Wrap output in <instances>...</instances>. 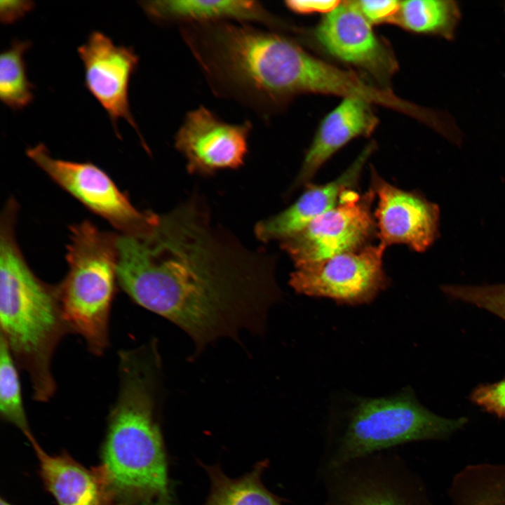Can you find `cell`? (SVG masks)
<instances>
[{
  "mask_svg": "<svg viewBox=\"0 0 505 505\" xmlns=\"http://www.w3.org/2000/svg\"><path fill=\"white\" fill-rule=\"evenodd\" d=\"M139 4L147 16L161 25L232 22L277 29L283 23L257 1L155 0Z\"/></svg>",
  "mask_w": 505,
  "mask_h": 505,
  "instance_id": "e0dca14e",
  "label": "cell"
},
{
  "mask_svg": "<svg viewBox=\"0 0 505 505\" xmlns=\"http://www.w3.org/2000/svg\"><path fill=\"white\" fill-rule=\"evenodd\" d=\"M26 154L63 189L122 234H139L155 220L156 213L134 207L108 175L95 165L54 159L42 143L29 147Z\"/></svg>",
  "mask_w": 505,
  "mask_h": 505,
  "instance_id": "9c48e42d",
  "label": "cell"
},
{
  "mask_svg": "<svg viewBox=\"0 0 505 505\" xmlns=\"http://www.w3.org/2000/svg\"><path fill=\"white\" fill-rule=\"evenodd\" d=\"M466 421L434 414L410 388L391 396L358 398L330 418L317 471L411 442L443 438Z\"/></svg>",
  "mask_w": 505,
  "mask_h": 505,
  "instance_id": "277c9868",
  "label": "cell"
},
{
  "mask_svg": "<svg viewBox=\"0 0 505 505\" xmlns=\"http://www.w3.org/2000/svg\"><path fill=\"white\" fill-rule=\"evenodd\" d=\"M35 3L29 0H6L0 1V20L4 25L16 22L31 12Z\"/></svg>",
  "mask_w": 505,
  "mask_h": 505,
  "instance_id": "d4e9b609",
  "label": "cell"
},
{
  "mask_svg": "<svg viewBox=\"0 0 505 505\" xmlns=\"http://www.w3.org/2000/svg\"><path fill=\"white\" fill-rule=\"evenodd\" d=\"M471 505H505V483L493 484L482 490Z\"/></svg>",
  "mask_w": 505,
  "mask_h": 505,
  "instance_id": "4316f807",
  "label": "cell"
},
{
  "mask_svg": "<svg viewBox=\"0 0 505 505\" xmlns=\"http://www.w3.org/2000/svg\"><path fill=\"white\" fill-rule=\"evenodd\" d=\"M461 14L453 0L401 1L394 22L410 32L454 38Z\"/></svg>",
  "mask_w": 505,
  "mask_h": 505,
  "instance_id": "d6986e66",
  "label": "cell"
},
{
  "mask_svg": "<svg viewBox=\"0 0 505 505\" xmlns=\"http://www.w3.org/2000/svg\"><path fill=\"white\" fill-rule=\"evenodd\" d=\"M267 461L257 463L250 472L236 478L227 476L218 466H204L210 490L203 505H283L262 481Z\"/></svg>",
  "mask_w": 505,
  "mask_h": 505,
  "instance_id": "ac0fdd59",
  "label": "cell"
},
{
  "mask_svg": "<svg viewBox=\"0 0 505 505\" xmlns=\"http://www.w3.org/2000/svg\"><path fill=\"white\" fill-rule=\"evenodd\" d=\"M375 196L371 187L363 194L345 191L335 206L281 241V248L299 267L368 245L377 233L372 213Z\"/></svg>",
  "mask_w": 505,
  "mask_h": 505,
  "instance_id": "52a82bcc",
  "label": "cell"
},
{
  "mask_svg": "<svg viewBox=\"0 0 505 505\" xmlns=\"http://www.w3.org/2000/svg\"><path fill=\"white\" fill-rule=\"evenodd\" d=\"M371 102L346 96L321 122L293 184H309L319 168L339 149L359 136L370 135L378 124Z\"/></svg>",
  "mask_w": 505,
  "mask_h": 505,
  "instance_id": "9a60e30c",
  "label": "cell"
},
{
  "mask_svg": "<svg viewBox=\"0 0 505 505\" xmlns=\"http://www.w3.org/2000/svg\"><path fill=\"white\" fill-rule=\"evenodd\" d=\"M315 35L330 55L361 69L379 82L386 83L397 69L392 51L376 35L356 1H342L326 14Z\"/></svg>",
  "mask_w": 505,
  "mask_h": 505,
  "instance_id": "7c38bea8",
  "label": "cell"
},
{
  "mask_svg": "<svg viewBox=\"0 0 505 505\" xmlns=\"http://www.w3.org/2000/svg\"><path fill=\"white\" fill-rule=\"evenodd\" d=\"M29 441L44 485L58 505H115L116 498L102 464L89 469L67 454H48L34 438Z\"/></svg>",
  "mask_w": 505,
  "mask_h": 505,
  "instance_id": "2e32d148",
  "label": "cell"
},
{
  "mask_svg": "<svg viewBox=\"0 0 505 505\" xmlns=\"http://www.w3.org/2000/svg\"><path fill=\"white\" fill-rule=\"evenodd\" d=\"M32 46L29 40L15 39L0 55V99L13 111L22 110L34 99L24 58Z\"/></svg>",
  "mask_w": 505,
  "mask_h": 505,
  "instance_id": "ffe728a7",
  "label": "cell"
},
{
  "mask_svg": "<svg viewBox=\"0 0 505 505\" xmlns=\"http://www.w3.org/2000/svg\"><path fill=\"white\" fill-rule=\"evenodd\" d=\"M441 290L450 298L475 305L505 321V284L444 285Z\"/></svg>",
  "mask_w": 505,
  "mask_h": 505,
  "instance_id": "7402d4cb",
  "label": "cell"
},
{
  "mask_svg": "<svg viewBox=\"0 0 505 505\" xmlns=\"http://www.w3.org/2000/svg\"><path fill=\"white\" fill-rule=\"evenodd\" d=\"M117 237L88 220L70 228L68 271L58 285L64 318L89 352L101 356L109 346V321L117 283Z\"/></svg>",
  "mask_w": 505,
  "mask_h": 505,
  "instance_id": "5b68a950",
  "label": "cell"
},
{
  "mask_svg": "<svg viewBox=\"0 0 505 505\" xmlns=\"http://www.w3.org/2000/svg\"><path fill=\"white\" fill-rule=\"evenodd\" d=\"M471 402L499 418H505V377L493 383L480 384L469 396Z\"/></svg>",
  "mask_w": 505,
  "mask_h": 505,
  "instance_id": "603a6c76",
  "label": "cell"
},
{
  "mask_svg": "<svg viewBox=\"0 0 505 505\" xmlns=\"http://www.w3.org/2000/svg\"><path fill=\"white\" fill-rule=\"evenodd\" d=\"M161 363L156 342L118 353V391L108 416L102 466L115 498L168 502L163 441L156 418Z\"/></svg>",
  "mask_w": 505,
  "mask_h": 505,
  "instance_id": "7a4b0ae2",
  "label": "cell"
},
{
  "mask_svg": "<svg viewBox=\"0 0 505 505\" xmlns=\"http://www.w3.org/2000/svg\"><path fill=\"white\" fill-rule=\"evenodd\" d=\"M17 205L10 200L0 229V335L18 368L28 375L32 398L48 402L56 392L52 361L71 330L58 285L40 280L26 262L15 236Z\"/></svg>",
  "mask_w": 505,
  "mask_h": 505,
  "instance_id": "3957f363",
  "label": "cell"
},
{
  "mask_svg": "<svg viewBox=\"0 0 505 505\" xmlns=\"http://www.w3.org/2000/svg\"><path fill=\"white\" fill-rule=\"evenodd\" d=\"M117 283L137 305L185 332L201 349L240 331H263L281 297L274 260L215 224L197 196L118 236Z\"/></svg>",
  "mask_w": 505,
  "mask_h": 505,
  "instance_id": "6da1fadb",
  "label": "cell"
},
{
  "mask_svg": "<svg viewBox=\"0 0 505 505\" xmlns=\"http://www.w3.org/2000/svg\"><path fill=\"white\" fill-rule=\"evenodd\" d=\"M323 505H424L420 487L395 450L317 471Z\"/></svg>",
  "mask_w": 505,
  "mask_h": 505,
  "instance_id": "8992f818",
  "label": "cell"
},
{
  "mask_svg": "<svg viewBox=\"0 0 505 505\" xmlns=\"http://www.w3.org/2000/svg\"><path fill=\"white\" fill-rule=\"evenodd\" d=\"M252 128L248 121L227 123L200 106L187 113L175 133L174 145L185 158L189 173L209 175L243 165Z\"/></svg>",
  "mask_w": 505,
  "mask_h": 505,
  "instance_id": "8fae6325",
  "label": "cell"
},
{
  "mask_svg": "<svg viewBox=\"0 0 505 505\" xmlns=\"http://www.w3.org/2000/svg\"><path fill=\"white\" fill-rule=\"evenodd\" d=\"M371 188L377 197L374 217L381 245L405 244L425 251L438 233L439 208L415 191L392 185L372 169Z\"/></svg>",
  "mask_w": 505,
  "mask_h": 505,
  "instance_id": "4fadbf2b",
  "label": "cell"
},
{
  "mask_svg": "<svg viewBox=\"0 0 505 505\" xmlns=\"http://www.w3.org/2000/svg\"><path fill=\"white\" fill-rule=\"evenodd\" d=\"M375 145L368 144L354 162L337 178L324 184H307L305 191L289 207L255 227L263 243L282 241L297 234L316 217L335 206L342 194L353 189Z\"/></svg>",
  "mask_w": 505,
  "mask_h": 505,
  "instance_id": "5bb4252c",
  "label": "cell"
},
{
  "mask_svg": "<svg viewBox=\"0 0 505 505\" xmlns=\"http://www.w3.org/2000/svg\"><path fill=\"white\" fill-rule=\"evenodd\" d=\"M77 52L84 69V85L107 112L119 137L118 122L125 119L148 150L129 103V86L139 57L132 47L116 45L100 31H93Z\"/></svg>",
  "mask_w": 505,
  "mask_h": 505,
  "instance_id": "30bf717a",
  "label": "cell"
},
{
  "mask_svg": "<svg viewBox=\"0 0 505 505\" xmlns=\"http://www.w3.org/2000/svg\"><path fill=\"white\" fill-rule=\"evenodd\" d=\"M124 505H147V504L146 503H137V504H124Z\"/></svg>",
  "mask_w": 505,
  "mask_h": 505,
  "instance_id": "f1b7e54d",
  "label": "cell"
},
{
  "mask_svg": "<svg viewBox=\"0 0 505 505\" xmlns=\"http://www.w3.org/2000/svg\"><path fill=\"white\" fill-rule=\"evenodd\" d=\"M360 11L371 23H382L395 20L400 8L397 0L356 1Z\"/></svg>",
  "mask_w": 505,
  "mask_h": 505,
  "instance_id": "cb8c5ba5",
  "label": "cell"
},
{
  "mask_svg": "<svg viewBox=\"0 0 505 505\" xmlns=\"http://www.w3.org/2000/svg\"><path fill=\"white\" fill-rule=\"evenodd\" d=\"M0 505H12V504H9L8 501L4 500L3 499H1Z\"/></svg>",
  "mask_w": 505,
  "mask_h": 505,
  "instance_id": "83f0119b",
  "label": "cell"
},
{
  "mask_svg": "<svg viewBox=\"0 0 505 505\" xmlns=\"http://www.w3.org/2000/svg\"><path fill=\"white\" fill-rule=\"evenodd\" d=\"M341 2L339 0H290L285 1V4L288 9L297 13L328 14L335 10Z\"/></svg>",
  "mask_w": 505,
  "mask_h": 505,
  "instance_id": "484cf974",
  "label": "cell"
},
{
  "mask_svg": "<svg viewBox=\"0 0 505 505\" xmlns=\"http://www.w3.org/2000/svg\"><path fill=\"white\" fill-rule=\"evenodd\" d=\"M386 248L377 244L295 267L289 279L297 293L342 304H368L388 286L383 269Z\"/></svg>",
  "mask_w": 505,
  "mask_h": 505,
  "instance_id": "ba28073f",
  "label": "cell"
},
{
  "mask_svg": "<svg viewBox=\"0 0 505 505\" xmlns=\"http://www.w3.org/2000/svg\"><path fill=\"white\" fill-rule=\"evenodd\" d=\"M18 366L5 339L0 335V414L29 440L34 438L26 416Z\"/></svg>",
  "mask_w": 505,
  "mask_h": 505,
  "instance_id": "44dd1931",
  "label": "cell"
}]
</instances>
